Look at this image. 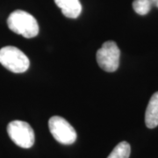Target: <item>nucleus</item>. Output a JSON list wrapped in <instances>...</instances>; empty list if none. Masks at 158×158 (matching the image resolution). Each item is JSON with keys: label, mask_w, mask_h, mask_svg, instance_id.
Segmentation results:
<instances>
[{"label": "nucleus", "mask_w": 158, "mask_h": 158, "mask_svg": "<svg viewBox=\"0 0 158 158\" xmlns=\"http://www.w3.org/2000/svg\"><path fill=\"white\" fill-rule=\"evenodd\" d=\"M0 63L13 73L26 72L30 62L22 51L13 46H6L0 49Z\"/></svg>", "instance_id": "nucleus-2"}, {"label": "nucleus", "mask_w": 158, "mask_h": 158, "mask_svg": "<svg viewBox=\"0 0 158 158\" xmlns=\"http://www.w3.org/2000/svg\"><path fill=\"white\" fill-rule=\"evenodd\" d=\"M156 7H157V8H158V2H157V4H156Z\"/></svg>", "instance_id": "nucleus-10"}, {"label": "nucleus", "mask_w": 158, "mask_h": 158, "mask_svg": "<svg viewBox=\"0 0 158 158\" xmlns=\"http://www.w3.org/2000/svg\"><path fill=\"white\" fill-rule=\"evenodd\" d=\"M152 7L150 0H134L133 2V8L135 11L141 16L148 14Z\"/></svg>", "instance_id": "nucleus-9"}, {"label": "nucleus", "mask_w": 158, "mask_h": 158, "mask_svg": "<svg viewBox=\"0 0 158 158\" xmlns=\"http://www.w3.org/2000/svg\"><path fill=\"white\" fill-rule=\"evenodd\" d=\"M7 133L11 141L23 148H30L34 144V132L31 126L22 120H13L7 126Z\"/></svg>", "instance_id": "nucleus-3"}, {"label": "nucleus", "mask_w": 158, "mask_h": 158, "mask_svg": "<svg viewBox=\"0 0 158 158\" xmlns=\"http://www.w3.org/2000/svg\"><path fill=\"white\" fill-rule=\"evenodd\" d=\"M120 51L113 40L106 41L97 51V62L99 67L106 72H114L119 66Z\"/></svg>", "instance_id": "nucleus-4"}, {"label": "nucleus", "mask_w": 158, "mask_h": 158, "mask_svg": "<svg viewBox=\"0 0 158 158\" xmlns=\"http://www.w3.org/2000/svg\"><path fill=\"white\" fill-rule=\"evenodd\" d=\"M55 3L65 17L77 19L82 12V5L79 0H55Z\"/></svg>", "instance_id": "nucleus-6"}, {"label": "nucleus", "mask_w": 158, "mask_h": 158, "mask_svg": "<svg viewBox=\"0 0 158 158\" xmlns=\"http://www.w3.org/2000/svg\"><path fill=\"white\" fill-rule=\"evenodd\" d=\"M130 153L131 147L129 143L127 141H121L113 148L107 158H129Z\"/></svg>", "instance_id": "nucleus-8"}, {"label": "nucleus", "mask_w": 158, "mask_h": 158, "mask_svg": "<svg viewBox=\"0 0 158 158\" xmlns=\"http://www.w3.org/2000/svg\"><path fill=\"white\" fill-rule=\"evenodd\" d=\"M9 29L25 38H34L39 34V24L35 18L22 10L12 11L7 19Z\"/></svg>", "instance_id": "nucleus-1"}, {"label": "nucleus", "mask_w": 158, "mask_h": 158, "mask_svg": "<svg viewBox=\"0 0 158 158\" xmlns=\"http://www.w3.org/2000/svg\"><path fill=\"white\" fill-rule=\"evenodd\" d=\"M51 135L63 145H71L77 140V132L68 121L60 116H53L48 120Z\"/></svg>", "instance_id": "nucleus-5"}, {"label": "nucleus", "mask_w": 158, "mask_h": 158, "mask_svg": "<svg viewBox=\"0 0 158 158\" xmlns=\"http://www.w3.org/2000/svg\"><path fill=\"white\" fill-rule=\"evenodd\" d=\"M145 123L148 128H155L158 126V91L153 94L148 102L145 113Z\"/></svg>", "instance_id": "nucleus-7"}]
</instances>
